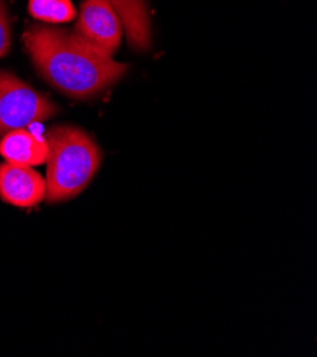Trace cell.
<instances>
[{
  "instance_id": "obj_2",
  "label": "cell",
  "mask_w": 317,
  "mask_h": 357,
  "mask_svg": "<svg viewBox=\"0 0 317 357\" xmlns=\"http://www.w3.org/2000/svg\"><path fill=\"white\" fill-rule=\"evenodd\" d=\"M46 201L64 202L80 195L100 169L102 154L95 141L76 126H53L46 134Z\"/></svg>"
},
{
  "instance_id": "obj_3",
  "label": "cell",
  "mask_w": 317,
  "mask_h": 357,
  "mask_svg": "<svg viewBox=\"0 0 317 357\" xmlns=\"http://www.w3.org/2000/svg\"><path fill=\"white\" fill-rule=\"evenodd\" d=\"M56 114L57 107L45 94L9 71H0V138L13 130L46 121Z\"/></svg>"
},
{
  "instance_id": "obj_8",
  "label": "cell",
  "mask_w": 317,
  "mask_h": 357,
  "mask_svg": "<svg viewBox=\"0 0 317 357\" xmlns=\"http://www.w3.org/2000/svg\"><path fill=\"white\" fill-rule=\"evenodd\" d=\"M29 13L40 22L59 24L76 17L72 0H29Z\"/></svg>"
},
{
  "instance_id": "obj_7",
  "label": "cell",
  "mask_w": 317,
  "mask_h": 357,
  "mask_svg": "<svg viewBox=\"0 0 317 357\" xmlns=\"http://www.w3.org/2000/svg\"><path fill=\"white\" fill-rule=\"evenodd\" d=\"M121 19L132 49L146 52L151 46V17L146 0H109Z\"/></svg>"
},
{
  "instance_id": "obj_5",
  "label": "cell",
  "mask_w": 317,
  "mask_h": 357,
  "mask_svg": "<svg viewBox=\"0 0 317 357\" xmlns=\"http://www.w3.org/2000/svg\"><path fill=\"white\" fill-rule=\"evenodd\" d=\"M46 198V180L27 165L0 164V199L17 208H34Z\"/></svg>"
},
{
  "instance_id": "obj_6",
  "label": "cell",
  "mask_w": 317,
  "mask_h": 357,
  "mask_svg": "<svg viewBox=\"0 0 317 357\" xmlns=\"http://www.w3.org/2000/svg\"><path fill=\"white\" fill-rule=\"evenodd\" d=\"M47 153L46 139L26 128L13 130L0 139V155L12 164L27 167L42 165L47 160Z\"/></svg>"
},
{
  "instance_id": "obj_4",
  "label": "cell",
  "mask_w": 317,
  "mask_h": 357,
  "mask_svg": "<svg viewBox=\"0 0 317 357\" xmlns=\"http://www.w3.org/2000/svg\"><path fill=\"white\" fill-rule=\"evenodd\" d=\"M123 23L109 0H83L73 34L97 53L111 57L123 39Z\"/></svg>"
},
{
  "instance_id": "obj_1",
  "label": "cell",
  "mask_w": 317,
  "mask_h": 357,
  "mask_svg": "<svg viewBox=\"0 0 317 357\" xmlns=\"http://www.w3.org/2000/svg\"><path fill=\"white\" fill-rule=\"evenodd\" d=\"M23 43L38 73L57 91L77 100L107 90L128 68L84 45L73 31L54 26L29 27Z\"/></svg>"
},
{
  "instance_id": "obj_9",
  "label": "cell",
  "mask_w": 317,
  "mask_h": 357,
  "mask_svg": "<svg viewBox=\"0 0 317 357\" xmlns=\"http://www.w3.org/2000/svg\"><path fill=\"white\" fill-rule=\"evenodd\" d=\"M12 45V30L8 9L3 0H0V59L8 54Z\"/></svg>"
}]
</instances>
